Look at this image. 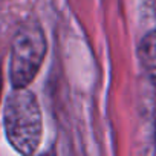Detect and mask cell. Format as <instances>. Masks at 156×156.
I'll return each mask as SVG.
<instances>
[{
	"instance_id": "obj_2",
	"label": "cell",
	"mask_w": 156,
	"mask_h": 156,
	"mask_svg": "<svg viewBox=\"0 0 156 156\" xmlns=\"http://www.w3.org/2000/svg\"><path fill=\"white\" fill-rule=\"evenodd\" d=\"M46 38L37 22L20 26L11 43L9 76L12 87H26L37 75L46 55Z\"/></svg>"
},
{
	"instance_id": "obj_3",
	"label": "cell",
	"mask_w": 156,
	"mask_h": 156,
	"mask_svg": "<svg viewBox=\"0 0 156 156\" xmlns=\"http://www.w3.org/2000/svg\"><path fill=\"white\" fill-rule=\"evenodd\" d=\"M138 55L147 75L156 80V31L148 32L141 40Z\"/></svg>"
},
{
	"instance_id": "obj_1",
	"label": "cell",
	"mask_w": 156,
	"mask_h": 156,
	"mask_svg": "<svg viewBox=\"0 0 156 156\" xmlns=\"http://www.w3.org/2000/svg\"><path fill=\"white\" fill-rule=\"evenodd\" d=\"M3 126L9 144L22 154H32L40 145L43 119L38 101L26 87H14L5 103Z\"/></svg>"
}]
</instances>
